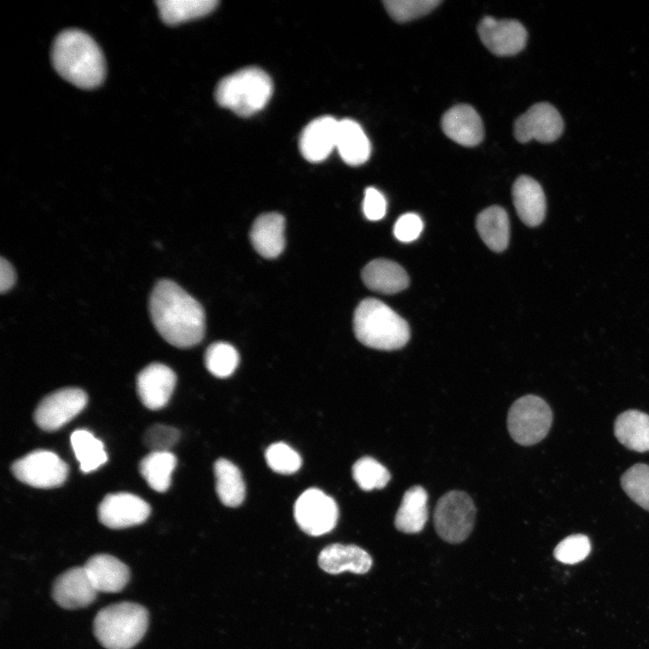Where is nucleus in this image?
Masks as SVG:
<instances>
[{
    "label": "nucleus",
    "instance_id": "nucleus-19",
    "mask_svg": "<svg viewBox=\"0 0 649 649\" xmlns=\"http://www.w3.org/2000/svg\"><path fill=\"white\" fill-rule=\"evenodd\" d=\"M512 197L516 213L528 226L539 225L544 219L546 200L540 184L528 176L518 177L512 187Z\"/></svg>",
    "mask_w": 649,
    "mask_h": 649
},
{
    "label": "nucleus",
    "instance_id": "nucleus-1",
    "mask_svg": "<svg viewBox=\"0 0 649 649\" xmlns=\"http://www.w3.org/2000/svg\"><path fill=\"white\" fill-rule=\"evenodd\" d=\"M153 325L169 344L187 349L198 344L206 331V315L200 303L177 283L159 280L150 296Z\"/></svg>",
    "mask_w": 649,
    "mask_h": 649
},
{
    "label": "nucleus",
    "instance_id": "nucleus-40",
    "mask_svg": "<svg viewBox=\"0 0 649 649\" xmlns=\"http://www.w3.org/2000/svg\"><path fill=\"white\" fill-rule=\"evenodd\" d=\"M15 271L12 264L5 260L1 258L0 260V291L1 293L7 292L15 282Z\"/></svg>",
    "mask_w": 649,
    "mask_h": 649
},
{
    "label": "nucleus",
    "instance_id": "nucleus-32",
    "mask_svg": "<svg viewBox=\"0 0 649 649\" xmlns=\"http://www.w3.org/2000/svg\"><path fill=\"white\" fill-rule=\"evenodd\" d=\"M352 477L365 491L383 489L390 480V473L385 466L370 456H364L352 466Z\"/></svg>",
    "mask_w": 649,
    "mask_h": 649
},
{
    "label": "nucleus",
    "instance_id": "nucleus-30",
    "mask_svg": "<svg viewBox=\"0 0 649 649\" xmlns=\"http://www.w3.org/2000/svg\"><path fill=\"white\" fill-rule=\"evenodd\" d=\"M70 443L80 470L90 472L96 470L107 461L103 443L86 429H78L72 433Z\"/></svg>",
    "mask_w": 649,
    "mask_h": 649
},
{
    "label": "nucleus",
    "instance_id": "nucleus-23",
    "mask_svg": "<svg viewBox=\"0 0 649 649\" xmlns=\"http://www.w3.org/2000/svg\"><path fill=\"white\" fill-rule=\"evenodd\" d=\"M427 499V493L423 487L416 485L408 489L395 516L397 530L405 534L421 532L428 518Z\"/></svg>",
    "mask_w": 649,
    "mask_h": 649
},
{
    "label": "nucleus",
    "instance_id": "nucleus-22",
    "mask_svg": "<svg viewBox=\"0 0 649 649\" xmlns=\"http://www.w3.org/2000/svg\"><path fill=\"white\" fill-rule=\"evenodd\" d=\"M361 279L370 290L389 295L404 290L409 284L406 270L387 259L370 261L361 271Z\"/></svg>",
    "mask_w": 649,
    "mask_h": 649
},
{
    "label": "nucleus",
    "instance_id": "nucleus-28",
    "mask_svg": "<svg viewBox=\"0 0 649 649\" xmlns=\"http://www.w3.org/2000/svg\"><path fill=\"white\" fill-rule=\"evenodd\" d=\"M176 465L177 459L169 451L151 452L140 462L139 471L152 489L164 492L170 485Z\"/></svg>",
    "mask_w": 649,
    "mask_h": 649
},
{
    "label": "nucleus",
    "instance_id": "nucleus-27",
    "mask_svg": "<svg viewBox=\"0 0 649 649\" xmlns=\"http://www.w3.org/2000/svg\"><path fill=\"white\" fill-rule=\"evenodd\" d=\"M214 472L216 493L222 504L230 507L240 506L245 498V484L238 467L220 458L214 464Z\"/></svg>",
    "mask_w": 649,
    "mask_h": 649
},
{
    "label": "nucleus",
    "instance_id": "nucleus-2",
    "mask_svg": "<svg viewBox=\"0 0 649 649\" xmlns=\"http://www.w3.org/2000/svg\"><path fill=\"white\" fill-rule=\"evenodd\" d=\"M51 60L64 79L81 88H94L105 78V64L100 48L79 30H66L56 37Z\"/></svg>",
    "mask_w": 649,
    "mask_h": 649
},
{
    "label": "nucleus",
    "instance_id": "nucleus-26",
    "mask_svg": "<svg viewBox=\"0 0 649 649\" xmlns=\"http://www.w3.org/2000/svg\"><path fill=\"white\" fill-rule=\"evenodd\" d=\"M476 227L481 240L492 251H504L509 242V220L507 212L500 206H493L480 212Z\"/></svg>",
    "mask_w": 649,
    "mask_h": 649
},
{
    "label": "nucleus",
    "instance_id": "nucleus-13",
    "mask_svg": "<svg viewBox=\"0 0 649 649\" xmlns=\"http://www.w3.org/2000/svg\"><path fill=\"white\" fill-rule=\"evenodd\" d=\"M478 33L486 48L498 56H511L521 51L526 43L527 32L516 20H498L485 16L478 25Z\"/></svg>",
    "mask_w": 649,
    "mask_h": 649
},
{
    "label": "nucleus",
    "instance_id": "nucleus-24",
    "mask_svg": "<svg viewBox=\"0 0 649 649\" xmlns=\"http://www.w3.org/2000/svg\"><path fill=\"white\" fill-rule=\"evenodd\" d=\"M335 148L343 160L351 166L363 164L370 154L367 135L361 126L352 119L338 121Z\"/></svg>",
    "mask_w": 649,
    "mask_h": 649
},
{
    "label": "nucleus",
    "instance_id": "nucleus-14",
    "mask_svg": "<svg viewBox=\"0 0 649 649\" xmlns=\"http://www.w3.org/2000/svg\"><path fill=\"white\" fill-rule=\"evenodd\" d=\"M176 382V374L169 367L153 362L139 372L136 379L137 393L147 408L160 409L168 404Z\"/></svg>",
    "mask_w": 649,
    "mask_h": 649
},
{
    "label": "nucleus",
    "instance_id": "nucleus-37",
    "mask_svg": "<svg viewBox=\"0 0 649 649\" xmlns=\"http://www.w3.org/2000/svg\"><path fill=\"white\" fill-rule=\"evenodd\" d=\"M178 438L179 432L175 427L155 424L146 430L143 442L151 452H163L169 451Z\"/></svg>",
    "mask_w": 649,
    "mask_h": 649
},
{
    "label": "nucleus",
    "instance_id": "nucleus-15",
    "mask_svg": "<svg viewBox=\"0 0 649 649\" xmlns=\"http://www.w3.org/2000/svg\"><path fill=\"white\" fill-rule=\"evenodd\" d=\"M96 593L84 566L65 571L56 578L52 586L54 600L66 609L87 607L95 600Z\"/></svg>",
    "mask_w": 649,
    "mask_h": 649
},
{
    "label": "nucleus",
    "instance_id": "nucleus-38",
    "mask_svg": "<svg viewBox=\"0 0 649 649\" xmlns=\"http://www.w3.org/2000/svg\"><path fill=\"white\" fill-rule=\"evenodd\" d=\"M423 221L414 213L402 215L395 223L393 233L395 237L403 242L415 241L423 230Z\"/></svg>",
    "mask_w": 649,
    "mask_h": 649
},
{
    "label": "nucleus",
    "instance_id": "nucleus-4",
    "mask_svg": "<svg viewBox=\"0 0 649 649\" xmlns=\"http://www.w3.org/2000/svg\"><path fill=\"white\" fill-rule=\"evenodd\" d=\"M149 623L147 609L140 604L123 601L100 609L93 631L106 649H132L143 637Z\"/></svg>",
    "mask_w": 649,
    "mask_h": 649
},
{
    "label": "nucleus",
    "instance_id": "nucleus-36",
    "mask_svg": "<svg viewBox=\"0 0 649 649\" xmlns=\"http://www.w3.org/2000/svg\"><path fill=\"white\" fill-rule=\"evenodd\" d=\"M590 549V543L586 535H572L557 544L553 555L561 562L573 564L584 560Z\"/></svg>",
    "mask_w": 649,
    "mask_h": 649
},
{
    "label": "nucleus",
    "instance_id": "nucleus-31",
    "mask_svg": "<svg viewBox=\"0 0 649 649\" xmlns=\"http://www.w3.org/2000/svg\"><path fill=\"white\" fill-rule=\"evenodd\" d=\"M239 360L236 349L224 342L210 344L205 352V365L207 370L220 379L231 376L236 370Z\"/></svg>",
    "mask_w": 649,
    "mask_h": 649
},
{
    "label": "nucleus",
    "instance_id": "nucleus-9",
    "mask_svg": "<svg viewBox=\"0 0 649 649\" xmlns=\"http://www.w3.org/2000/svg\"><path fill=\"white\" fill-rule=\"evenodd\" d=\"M338 516V507L334 498L315 488L305 490L294 505L297 526L313 536L332 531L336 526Z\"/></svg>",
    "mask_w": 649,
    "mask_h": 649
},
{
    "label": "nucleus",
    "instance_id": "nucleus-11",
    "mask_svg": "<svg viewBox=\"0 0 649 649\" xmlns=\"http://www.w3.org/2000/svg\"><path fill=\"white\" fill-rule=\"evenodd\" d=\"M563 131V121L557 109L548 103H537L515 122L514 135L520 142L536 140L551 142Z\"/></svg>",
    "mask_w": 649,
    "mask_h": 649
},
{
    "label": "nucleus",
    "instance_id": "nucleus-8",
    "mask_svg": "<svg viewBox=\"0 0 649 649\" xmlns=\"http://www.w3.org/2000/svg\"><path fill=\"white\" fill-rule=\"evenodd\" d=\"M11 470L18 480L39 489L61 486L69 472L67 463L48 450H35L27 453L16 460Z\"/></svg>",
    "mask_w": 649,
    "mask_h": 649
},
{
    "label": "nucleus",
    "instance_id": "nucleus-17",
    "mask_svg": "<svg viewBox=\"0 0 649 649\" xmlns=\"http://www.w3.org/2000/svg\"><path fill=\"white\" fill-rule=\"evenodd\" d=\"M338 121L321 116L310 122L299 138V150L310 162H319L328 157L336 145Z\"/></svg>",
    "mask_w": 649,
    "mask_h": 649
},
{
    "label": "nucleus",
    "instance_id": "nucleus-16",
    "mask_svg": "<svg viewBox=\"0 0 649 649\" xmlns=\"http://www.w3.org/2000/svg\"><path fill=\"white\" fill-rule=\"evenodd\" d=\"M441 126L447 137L462 146H476L484 137L481 118L472 106L466 104L447 110L442 117Z\"/></svg>",
    "mask_w": 649,
    "mask_h": 649
},
{
    "label": "nucleus",
    "instance_id": "nucleus-7",
    "mask_svg": "<svg viewBox=\"0 0 649 649\" xmlns=\"http://www.w3.org/2000/svg\"><path fill=\"white\" fill-rule=\"evenodd\" d=\"M475 515L474 503L467 493L449 491L436 503L434 513L435 531L447 543H462L473 529Z\"/></svg>",
    "mask_w": 649,
    "mask_h": 649
},
{
    "label": "nucleus",
    "instance_id": "nucleus-6",
    "mask_svg": "<svg viewBox=\"0 0 649 649\" xmlns=\"http://www.w3.org/2000/svg\"><path fill=\"white\" fill-rule=\"evenodd\" d=\"M553 422L549 405L540 397L523 396L510 407L507 425L512 439L521 445H533L548 434Z\"/></svg>",
    "mask_w": 649,
    "mask_h": 649
},
{
    "label": "nucleus",
    "instance_id": "nucleus-33",
    "mask_svg": "<svg viewBox=\"0 0 649 649\" xmlns=\"http://www.w3.org/2000/svg\"><path fill=\"white\" fill-rule=\"evenodd\" d=\"M621 486L634 502L649 511V465L637 463L627 469Z\"/></svg>",
    "mask_w": 649,
    "mask_h": 649
},
{
    "label": "nucleus",
    "instance_id": "nucleus-18",
    "mask_svg": "<svg viewBox=\"0 0 649 649\" xmlns=\"http://www.w3.org/2000/svg\"><path fill=\"white\" fill-rule=\"evenodd\" d=\"M318 564L330 574H339L346 571L364 574L371 568L372 558L357 545L333 544L320 552Z\"/></svg>",
    "mask_w": 649,
    "mask_h": 649
},
{
    "label": "nucleus",
    "instance_id": "nucleus-20",
    "mask_svg": "<svg viewBox=\"0 0 649 649\" xmlns=\"http://www.w3.org/2000/svg\"><path fill=\"white\" fill-rule=\"evenodd\" d=\"M84 568L97 592H118L125 587L130 579L128 566L106 553L91 556Z\"/></svg>",
    "mask_w": 649,
    "mask_h": 649
},
{
    "label": "nucleus",
    "instance_id": "nucleus-29",
    "mask_svg": "<svg viewBox=\"0 0 649 649\" xmlns=\"http://www.w3.org/2000/svg\"><path fill=\"white\" fill-rule=\"evenodd\" d=\"M156 4L162 21L175 25L206 15L215 8L218 2L215 0H160Z\"/></svg>",
    "mask_w": 649,
    "mask_h": 649
},
{
    "label": "nucleus",
    "instance_id": "nucleus-21",
    "mask_svg": "<svg viewBox=\"0 0 649 649\" xmlns=\"http://www.w3.org/2000/svg\"><path fill=\"white\" fill-rule=\"evenodd\" d=\"M285 218L279 213L259 215L251 229L250 240L255 251L264 258L278 257L285 248Z\"/></svg>",
    "mask_w": 649,
    "mask_h": 649
},
{
    "label": "nucleus",
    "instance_id": "nucleus-12",
    "mask_svg": "<svg viewBox=\"0 0 649 649\" xmlns=\"http://www.w3.org/2000/svg\"><path fill=\"white\" fill-rule=\"evenodd\" d=\"M150 513L151 507L145 500L127 492L107 494L97 509L99 521L113 529L140 525Z\"/></svg>",
    "mask_w": 649,
    "mask_h": 649
},
{
    "label": "nucleus",
    "instance_id": "nucleus-5",
    "mask_svg": "<svg viewBox=\"0 0 649 649\" xmlns=\"http://www.w3.org/2000/svg\"><path fill=\"white\" fill-rule=\"evenodd\" d=\"M272 91L269 75L259 68L249 67L224 78L215 96L219 105L240 116H250L266 105Z\"/></svg>",
    "mask_w": 649,
    "mask_h": 649
},
{
    "label": "nucleus",
    "instance_id": "nucleus-34",
    "mask_svg": "<svg viewBox=\"0 0 649 649\" xmlns=\"http://www.w3.org/2000/svg\"><path fill=\"white\" fill-rule=\"evenodd\" d=\"M441 2V0H386L383 1V5L393 20L406 23L425 15Z\"/></svg>",
    "mask_w": 649,
    "mask_h": 649
},
{
    "label": "nucleus",
    "instance_id": "nucleus-10",
    "mask_svg": "<svg viewBox=\"0 0 649 649\" xmlns=\"http://www.w3.org/2000/svg\"><path fill=\"white\" fill-rule=\"evenodd\" d=\"M87 403V396L78 388H63L49 395L37 406L33 419L44 431L59 429L77 415Z\"/></svg>",
    "mask_w": 649,
    "mask_h": 649
},
{
    "label": "nucleus",
    "instance_id": "nucleus-25",
    "mask_svg": "<svg viewBox=\"0 0 649 649\" xmlns=\"http://www.w3.org/2000/svg\"><path fill=\"white\" fill-rule=\"evenodd\" d=\"M617 439L627 449L649 451V415L631 409L620 414L614 425Z\"/></svg>",
    "mask_w": 649,
    "mask_h": 649
},
{
    "label": "nucleus",
    "instance_id": "nucleus-35",
    "mask_svg": "<svg viewBox=\"0 0 649 649\" xmlns=\"http://www.w3.org/2000/svg\"><path fill=\"white\" fill-rule=\"evenodd\" d=\"M265 458L273 471L284 475L297 472L302 465L300 455L282 442L270 444L265 452Z\"/></svg>",
    "mask_w": 649,
    "mask_h": 649
},
{
    "label": "nucleus",
    "instance_id": "nucleus-39",
    "mask_svg": "<svg viewBox=\"0 0 649 649\" xmlns=\"http://www.w3.org/2000/svg\"><path fill=\"white\" fill-rule=\"evenodd\" d=\"M362 207L367 219L379 221L386 214L387 201L378 189L370 187L365 189Z\"/></svg>",
    "mask_w": 649,
    "mask_h": 649
},
{
    "label": "nucleus",
    "instance_id": "nucleus-3",
    "mask_svg": "<svg viewBox=\"0 0 649 649\" xmlns=\"http://www.w3.org/2000/svg\"><path fill=\"white\" fill-rule=\"evenodd\" d=\"M353 330L363 345L383 351L402 348L410 336L407 323L376 298H365L358 305L353 315Z\"/></svg>",
    "mask_w": 649,
    "mask_h": 649
}]
</instances>
